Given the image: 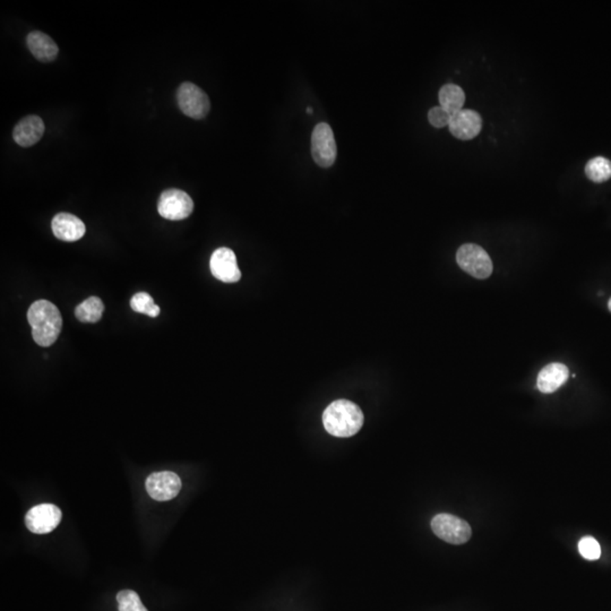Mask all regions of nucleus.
<instances>
[{
    "mask_svg": "<svg viewBox=\"0 0 611 611\" xmlns=\"http://www.w3.org/2000/svg\"><path fill=\"white\" fill-rule=\"evenodd\" d=\"M27 321L32 327V336L36 345L48 347L57 341L62 327V319L54 303L48 300L33 303L27 312Z\"/></svg>",
    "mask_w": 611,
    "mask_h": 611,
    "instance_id": "1",
    "label": "nucleus"
},
{
    "mask_svg": "<svg viewBox=\"0 0 611 611\" xmlns=\"http://www.w3.org/2000/svg\"><path fill=\"white\" fill-rule=\"evenodd\" d=\"M364 420L361 408L347 400H338L331 403L323 413V424L326 431L335 437L354 436L360 430Z\"/></svg>",
    "mask_w": 611,
    "mask_h": 611,
    "instance_id": "2",
    "label": "nucleus"
},
{
    "mask_svg": "<svg viewBox=\"0 0 611 611\" xmlns=\"http://www.w3.org/2000/svg\"><path fill=\"white\" fill-rule=\"evenodd\" d=\"M459 266L471 277L486 280L492 274V262L487 251L479 244H464L457 253Z\"/></svg>",
    "mask_w": 611,
    "mask_h": 611,
    "instance_id": "3",
    "label": "nucleus"
},
{
    "mask_svg": "<svg viewBox=\"0 0 611 611\" xmlns=\"http://www.w3.org/2000/svg\"><path fill=\"white\" fill-rule=\"evenodd\" d=\"M431 529L439 539L450 544H465L472 535L469 523L455 515H436L431 521Z\"/></svg>",
    "mask_w": 611,
    "mask_h": 611,
    "instance_id": "4",
    "label": "nucleus"
},
{
    "mask_svg": "<svg viewBox=\"0 0 611 611\" xmlns=\"http://www.w3.org/2000/svg\"><path fill=\"white\" fill-rule=\"evenodd\" d=\"M338 154L334 134L331 126L321 122L312 134V155L319 167L330 168L334 164Z\"/></svg>",
    "mask_w": 611,
    "mask_h": 611,
    "instance_id": "5",
    "label": "nucleus"
},
{
    "mask_svg": "<svg viewBox=\"0 0 611 611\" xmlns=\"http://www.w3.org/2000/svg\"><path fill=\"white\" fill-rule=\"evenodd\" d=\"M177 101L183 115L194 119H203L211 106L207 94L200 87L188 82L181 84L178 89Z\"/></svg>",
    "mask_w": 611,
    "mask_h": 611,
    "instance_id": "6",
    "label": "nucleus"
},
{
    "mask_svg": "<svg viewBox=\"0 0 611 611\" xmlns=\"http://www.w3.org/2000/svg\"><path fill=\"white\" fill-rule=\"evenodd\" d=\"M159 214L170 221L185 220L193 213L194 202L181 189L164 190L158 202Z\"/></svg>",
    "mask_w": 611,
    "mask_h": 611,
    "instance_id": "7",
    "label": "nucleus"
},
{
    "mask_svg": "<svg viewBox=\"0 0 611 611\" xmlns=\"http://www.w3.org/2000/svg\"><path fill=\"white\" fill-rule=\"evenodd\" d=\"M61 511L52 504H40L30 509L25 515L26 528L32 533H50L61 521Z\"/></svg>",
    "mask_w": 611,
    "mask_h": 611,
    "instance_id": "8",
    "label": "nucleus"
},
{
    "mask_svg": "<svg viewBox=\"0 0 611 611\" xmlns=\"http://www.w3.org/2000/svg\"><path fill=\"white\" fill-rule=\"evenodd\" d=\"M148 495L159 502H167L177 497L181 492V478L171 471L152 473L146 479Z\"/></svg>",
    "mask_w": 611,
    "mask_h": 611,
    "instance_id": "9",
    "label": "nucleus"
},
{
    "mask_svg": "<svg viewBox=\"0 0 611 611\" xmlns=\"http://www.w3.org/2000/svg\"><path fill=\"white\" fill-rule=\"evenodd\" d=\"M213 277L224 284H235L242 277L235 254L229 248H219L213 253L209 261Z\"/></svg>",
    "mask_w": 611,
    "mask_h": 611,
    "instance_id": "10",
    "label": "nucleus"
},
{
    "mask_svg": "<svg viewBox=\"0 0 611 611\" xmlns=\"http://www.w3.org/2000/svg\"><path fill=\"white\" fill-rule=\"evenodd\" d=\"M450 132L461 141H470L479 135L483 120L474 110H461L450 118Z\"/></svg>",
    "mask_w": 611,
    "mask_h": 611,
    "instance_id": "11",
    "label": "nucleus"
},
{
    "mask_svg": "<svg viewBox=\"0 0 611 611\" xmlns=\"http://www.w3.org/2000/svg\"><path fill=\"white\" fill-rule=\"evenodd\" d=\"M52 232L62 242H78L85 235L87 228L81 219L69 213H59L52 219Z\"/></svg>",
    "mask_w": 611,
    "mask_h": 611,
    "instance_id": "12",
    "label": "nucleus"
},
{
    "mask_svg": "<svg viewBox=\"0 0 611 611\" xmlns=\"http://www.w3.org/2000/svg\"><path fill=\"white\" fill-rule=\"evenodd\" d=\"M570 377V370L564 364L553 362L540 370L538 375V389L544 394L556 392L563 387Z\"/></svg>",
    "mask_w": 611,
    "mask_h": 611,
    "instance_id": "13",
    "label": "nucleus"
},
{
    "mask_svg": "<svg viewBox=\"0 0 611 611\" xmlns=\"http://www.w3.org/2000/svg\"><path fill=\"white\" fill-rule=\"evenodd\" d=\"M45 132V124L38 116H27L14 128V141L23 148H29L39 142Z\"/></svg>",
    "mask_w": 611,
    "mask_h": 611,
    "instance_id": "14",
    "label": "nucleus"
},
{
    "mask_svg": "<svg viewBox=\"0 0 611 611\" xmlns=\"http://www.w3.org/2000/svg\"><path fill=\"white\" fill-rule=\"evenodd\" d=\"M26 43L31 54L42 62L54 61L58 56V47L55 41L45 33L33 31L27 36Z\"/></svg>",
    "mask_w": 611,
    "mask_h": 611,
    "instance_id": "15",
    "label": "nucleus"
},
{
    "mask_svg": "<svg viewBox=\"0 0 611 611\" xmlns=\"http://www.w3.org/2000/svg\"><path fill=\"white\" fill-rule=\"evenodd\" d=\"M439 102L441 108L453 116L462 110L465 102V94L455 84H446L439 91Z\"/></svg>",
    "mask_w": 611,
    "mask_h": 611,
    "instance_id": "16",
    "label": "nucleus"
},
{
    "mask_svg": "<svg viewBox=\"0 0 611 611\" xmlns=\"http://www.w3.org/2000/svg\"><path fill=\"white\" fill-rule=\"evenodd\" d=\"M104 312L102 300L97 297H90L75 309L76 319L82 323H97L100 321Z\"/></svg>",
    "mask_w": 611,
    "mask_h": 611,
    "instance_id": "17",
    "label": "nucleus"
},
{
    "mask_svg": "<svg viewBox=\"0 0 611 611\" xmlns=\"http://www.w3.org/2000/svg\"><path fill=\"white\" fill-rule=\"evenodd\" d=\"M586 174L590 181L605 183L611 178V161L608 159L597 157L590 160L586 165Z\"/></svg>",
    "mask_w": 611,
    "mask_h": 611,
    "instance_id": "18",
    "label": "nucleus"
},
{
    "mask_svg": "<svg viewBox=\"0 0 611 611\" xmlns=\"http://www.w3.org/2000/svg\"><path fill=\"white\" fill-rule=\"evenodd\" d=\"M130 307L132 310L139 314L150 316V317H158L160 315V307L154 303V300L148 293L139 292L132 297L130 300Z\"/></svg>",
    "mask_w": 611,
    "mask_h": 611,
    "instance_id": "19",
    "label": "nucleus"
},
{
    "mask_svg": "<svg viewBox=\"0 0 611 611\" xmlns=\"http://www.w3.org/2000/svg\"><path fill=\"white\" fill-rule=\"evenodd\" d=\"M119 611H148L145 608L139 595L132 590H122L117 595Z\"/></svg>",
    "mask_w": 611,
    "mask_h": 611,
    "instance_id": "20",
    "label": "nucleus"
},
{
    "mask_svg": "<svg viewBox=\"0 0 611 611\" xmlns=\"http://www.w3.org/2000/svg\"><path fill=\"white\" fill-rule=\"evenodd\" d=\"M579 551L583 558L588 560H597L601 556V548L595 538L586 537L579 542Z\"/></svg>",
    "mask_w": 611,
    "mask_h": 611,
    "instance_id": "21",
    "label": "nucleus"
},
{
    "mask_svg": "<svg viewBox=\"0 0 611 611\" xmlns=\"http://www.w3.org/2000/svg\"><path fill=\"white\" fill-rule=\"evenodd\" d=\"M450 118H452V115H450L441 106H434L428 113V120L436 128H443L445 126L450 125Z\"/></svg>",
    "mask_w": 611,
    "mask_h": 611,
    "instance_id": "22",
    "label": "nucleus"
},
{
    "mask_svg": "<svg viewBox=\"0 0 611 611\" xmlns=\"http://www.w3.org/2000/svg\"><path fill=\"white\" fill-rule=\"evenodd\" d=\"M608 308H609V310H610V312H611V298H610V300H609Z\"/></svg>",
    "mask_w": 611,
    "mask_h": 611,
    "instance_id": "23",
    "label": "nucleus"
},
{
    "mask_svg": "<svg viewBox=\"0 0 611 611\" xmlns=\"http://www.w3.org/2000/svg\"><path fill=\"white\" fill-rule=\"evenodd\" d=\"M307 111H308L309 115H310V113H312V108H308V109H307Z\"/></svg>",
    "mask_w": 611,
    "mask_h": 611,
    "instance_id": "24",
    "label": "nucleus"
}]
</instances>
